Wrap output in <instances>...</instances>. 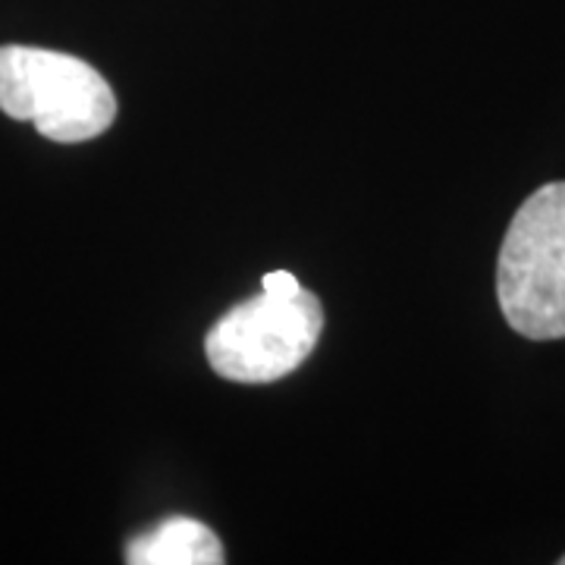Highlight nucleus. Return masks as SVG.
Listing matches in <instances>:
<instances>
[{
	"label": "nucleus",
	"mask_w": 565,
	"mask_h": 565,
	"mask_svg": "<svg viewBox=\"0 0 565 565\" xmlns=\"http://www.w3.org/2000/svg\"><path fill=\"white\" fill-rule=\"evenodd\" d=\"M226 559L217 534L195 519H167L132 537L126 546L129 565H221Z\"/></svg>",
	"instance_id": "obj_4"
},
{
	"label": "nucleus",
	"mask_w": 565,
	"mask_h": 565,
	"mask_svg": "<svg viewBox=\"0 0 565 565\" xmlns=\"http://www.w3.org/2000/svg\"><path fill=\"white\" fill-rule=\"evenodd\" d=\"M0 110L35 122L44 139L61 145L98 139L117 117V95L95 66L73 54L3 44Z\"/></svg>",
	"instance_id": "obj_2"
},
{
	"label": "nucleus",
	"mask_w": 565,
	"mask_h": 565,
	"mask_svg": "<svg viewBox=\"0 0 565 565\" xmlns=\"http://www.w3.org/2000/svg\"><path fill=\"white\" fill-rule=\"evenodd\" d=\"M503 318L527 340L565 337V182L541 185L505 230L497 262Z\"/></svg>",
	"instance_id": "obj_1"
},
{
	"label": "nucleus",
	"mask_w": 565,
	"mask_h": 565,
	"mask_svg": "<svg viewBox=\"0 0 565 565\" xmlns=\"http://www.w3.org/2000/svg\"><path fill=\"white\" fill-rule=\"evenodd\" d=\"M559 563H563V565H565V556H563V559H559Z\"/></svg>",
	"instance_id": "obj_6"
},
{
	"label": "nucleus",
	"mask_w": 565,
	"mask_h": 565,
	"mask_svg": "<svg viewBox=\"0 0 565 565\" xmlns=\"http://www.w3.org/2000/svg\"><path fill=\"white\" fill-rule=\"evenodd\" d=\"M262 289L264 292H277V296H289V292H299L302 282L296 280L289 270H270V274H264Z\"/></svg>",
	"instance_id": "obj_5"
},
{
	"label": "nucleus",
	"mask_w": 565,
	"mask_h": 565,
	"mask_svg": "<svg viewBox=\"0 0 565 565\" xmlns=\"http://www.w3.org/2000/svg\"><path fill=\"white\" fill-rule=\"evenodd\" d=\"M323 330V308L308 289L264 292L230 308L211 327L204 352L211 367L236 384H274L292 374L315 352Z\"/></svg>",
	"instance_id": "obj_3"
}]
</instances>
